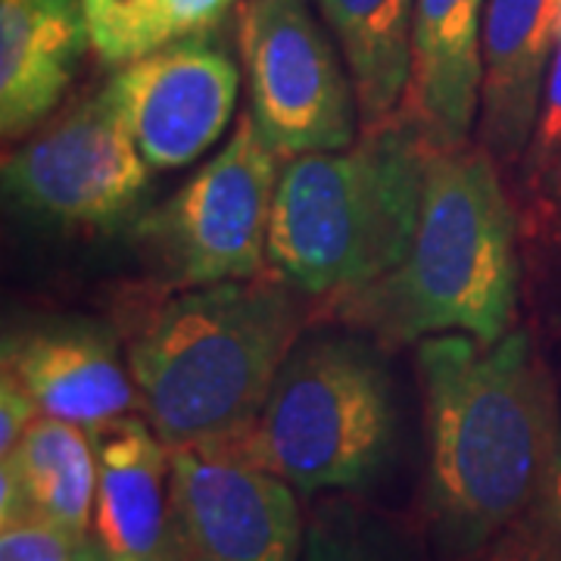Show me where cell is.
<instances>
[{
  "label": "cell",
  "mask_w": 561,
  "mask_h": 561,
  "mask_svg": "<svg viewBox=\"0 0 561 561\" xmlns=\"http://www.w3.org/2000/svg\"><path fill=\"white\" fill-rule=\"evenodd\" d=\"M169 453L179 561H302L306 530L290 483L243 459L234 443Z\"/></svg>",
  "instance_id": "9c48e42d"
},
{
  "label": "cell",
  "mask_w": 561,
  "mask_h": 561,
  "mask_svg": "<svg viewBox=\"0 0 561 561\" xmlns=\"http://www.w3.org/2000/svg\"><path fill=\"white\" fill-rule=\"evenodd\" d=\"M465 561H561V515L549 490Z\"/></svg>",
  "instance_id": "44dd1931"
},
{
  "label": "cell",
  "mask_w": 561,
  "mask_h": 561,
  "mask_svg": "<svg viewBox=\"0 0 561 561\" xmlns=\"http://www.w3.org/2000/svg\"><path fill=\"white\" fill-rule=\"evenodd\" d=\"M400 412L393 378L375 343L353 334H306L280 365L243 459L300 493L359 490L393 459Z\"/></svg>",
  "instance_id": "5b68a950"
},
{
  "label": "cell",
  "mask_w": 561,
  "mask_h": 561,
  "mask_svg": "<svg viewBox=\"0 0 561 561\" xmlns=\"http://www.w3.org/2000/svg\"><path fill=\"white\" fill-rule=\"evenodd\" d=\"M98 446L94 537L128 561H179L172 530V453L147 419L113 421L91 434Z\"/></svg>",
  "instance_id": "4fadbf2b"
},
{
  "label": "cell",
  "mask_w": 561,
  "mask_h": 561,
  "mask_svg": "<svg viewBox=\"0 0 561 561\" xmlns=\"http://www.w3.org/2000/svg\"><path fill=\"white\" fill-rule=\"evenodd\" d=\"M437 150L400 110L343 150L287 160L265 253L275 278L331 300L393 272L409 253Z\"/></svg>",
  "instance_id": "277c9868"
},
{
  "label": "cell",
  "mask_w": 561,
  "mask_h": 561,
  "mask_svg": "<svg viewBox=\"0 0 561 561\" xmlns=\"http://www.w3.org/2000/svg\"><path fill=\"white\" fill-rule=\"evenodd\" d=\"M549 496L556 500L559 505V515H561V443H559V453H556V465H552V474H549Z\"/></svg>",
  "instance_id": "4316f807"
},
{
  "label": "cell",
  "mask_w": 561,
  "mask_h": 561,
  "mask_svg": "<svg viewBox=\"0 0 561 561\" xmlns=\"http://www.w3.org/2000/svg\"><path fill=\"white\" fill-rule=\"evenodd\" d=\"M3 194L44 225L128 231L150 201V165L113 91L79 101L35 138L3 157Z\"/></svg>",
  "instance_id": "52a82bcc"
},
{
  "label": "cell",
  "mask_w": 561,
  "mask_h": 561,
  "mask_svg": "<svg viewBox=\"0 0 561 561\" xmlns=\"http://www.w3.org/2000/svg\"><path fill=\"white\" fill-rule=\"evenodd\" d=\"M76 561H128V559H122V556H116V552H110V549H106L94 534H88V537L81 540Z\"/></svg>",
  "instance_id": "484cf974"
},
{
  "label": "cell",
  "mask_w": 561,
  "mask_h": 561,
  "mask_svg": "<svg viewBox=\"0 0 561 561\" xmlns=\"http://www.w3.org/2000/svg\"><path fill=\"white\" fill-rule=\"evenodd\" d=\"M424 524L446 559H471L540 500L561 443L556 375L527 328L502 341L419 343Z\"/></svg>",
  "instance_id": "6da1fadb"
},
{
  "label": "cell",
  "mask_w": 561,
  "mask_h": 561,
  "mask_svg": "<svg viewBox=\"0 0 561 561\" xmlns=\"http://www.w3.org/2000/svg\"><path fill=\"white\" fill-rule=\"evenodd\" d=\"M522 260L542 316L561 334V153L522 184Z\"/></svg>",
  "instance_id": "d6986e66"
},
{
  "label": "cell",
  "mask_w": 561,
  "mask_h": 561,
  "mask_svg": "<svg viewBox=\"0 0 561 561\" xmlns=\"http://www.w3.org/2000/svg\"><path fill=\"white\" fill-rule=\"evenodd\" d=\"M302 309L280 278L187 287L128 341L138 409L169 449L241 440L300 341Z\"/></svg>",
  "instance_id": "3957f363"
},
{
  "label": "cell",
  "mask_w": 561,
  "mask_h": 561,
  "mask_svg": "<svg viewBox=\"0 0 561 561\" xmlns=\"http://www.w3.org/2000/svg\"><path fill=\"white\" fill-rule=\"evenodd\" d=\"M238 84V66L206 38L169 44L106 81L153 172L201 160L231 122Z\"/></svg>",
  "instance_id": "30bf717a"
},
{
  "label": "cell",
  "mask_w": 561,
  "mask_h": 561,
  "mask_svg": "<svg viewBox=\"0 0 561 561\" xmlns=\"http://www.w3.org/2000/svg\"><path fill=\"white\" fill-rule=\"evenodd\" d=\"M415 3L419 0H321V13L350 69L362 128L390 122L405 103L415 54Z\"/></svg>",
  "instance_id": "e0dca14e"
},
{
  "label": "cell",
  "mask_w": 561,
  "mask_h": 561,
  "mask_svg": "<svg viewBox=\"0 0 561 561\" xmlns=\"http://www.w3.org/2000/svg\"><path fill=\"white\" fill-rule=\"evenodd\" d=\"M91 44L81 0H13L0 10V131H35L76 81Z\"/></svg>",
  "instance_id": "5bb4252c"
},
{
  "label": "cell",
  "mask_w": 561,
  "mask_h": 561,
  "mask_svg": "<svg viewBox=\"0 0 561 561\" xmlns=\"http://www.w3.org/2000/svg\"><path fill=\"white\" fill-rule=\"evenodd\" d=\"M278 179L275 150L243 113L219 153L128 234L179 287L256 278L268 253Z\"/></svg>",
  "instance_id": "8992f818"
},
{
  "label": "cell",
  "mask_w": 561,
  "mask_h": 561,
  "mask_svg": "<svg viewBox=\"0 0 561 561\" xmlns=\"http://www.w3.org/2000/svg\"><path fill=\"white\" fill-rule=\"evenodd\" d=\"M91 44L110 66H128L157 50L162 0H81Z\"/></svg>",
  "instance_id": "ffe728a7"
},
{
  "label": "cell",
  "mask_w": 561,
  "mask_h": 561,
  "mask_svg": "<svg viewBox=\"0 0 561 561\" xmlns=\"http://www.w3.org/2000/svg\"><path fill=\"white\" fill-rule=\"evenodd\" d=\"M79 546V537L35 515L13 518L0 530V561H76Z\"/></svg>",
  "instance_id": "7402d4cb"
},
{
  "label": "cell",
  "mask_w": 561,
  "mask_h": 561,
  "mask_svg": "<svg viewBox=\"0 0 561 561\" xmlns=\"http://www.w3.org/2000/svg\"><path fill=\"white\" fill-rule=\"evenodd\" d=\"M522 219L481 144L437 150L409 253L383 278L328 300V316L381 343L437 334L502 341L522 297Z\"/></svg>",
  "instance_id": "7a4b0ae2"
},
{
  "label": "cell",
  "mask_w": 561,
  "mask_h": 561,
  "mask_svg": "<svg viewBox=\"0 0 561 561\" xmlns=\"http://www.w3.org/2000/svg\"><path fill=\"white\" fill-rule=\"evenodd\" d=\"M561 0H490L483 20L481 147L500 162L524 160L549 60L559 41Z\"/></svg>",
  "instance_id": "7c38bea8"
},
{
  "label": "cell",
  "mask_w": 561,
  "mask_h": 561,
  "mask_svg": "<svg viewBox=\"0 0 561 561\" xmlns=\"http://www.w3.org/2000/svg\"><path fill=\"white\" fill-rule=\"evenodd\" d=\"M234 0H162L157 20V50L179 41L206 38L219 28Z\"/></svg>",
  "instance_id": "cb8c5ba5"
},
{
  "label": "cell",
  "mask_w": 561,
  "mask_h": 561,
  "mask_svg": "<svg viewBox=\"0 0 561 561\" xmlns=\"http://www.w3.org/2000/svg\"><path fill=\"white\" fill-rule=\"evenodd\" d=\"M38 415V405L25 393V387L0 368V456H10L16 449L22 434Z\"/></svg>",
  "instance_id": "d4e9b609"
},
{
  "label": "cell",
  "mask_w": 561,
  "mask_h": 561,
  "mask_svg": "<svg viewBox=\"0 0 561 561\" xmlns=\"http://www.w3.org/2000/svg\"><path fill=\"white\" fill-rule=\"evenodd\" d=\"M3 3H13V0H3Z\"/></svg>",
  "instance_id": "83f0119b"
},
{
  "label": "cell",
  "mask_w": 561,
  "mask_h": 561,
  "mask_svg": "<svg viewBox=\"0 0 561 561\" xmlns=\"http://www.w3.org/2000/svg\"><path fill=\"white\" fill-rule=\"evenodd\" d=\"M98 502L94 437L60 419L38 415L0 468V524L35 515L84 540Z\"/></svg>",
  "instance_id": "2e32d148"
},
{
  "label": "cell",
  "mask_w": 561,
  "mask_h": 561,
  "mask_svg": "<svg viewBox=\"0 0 561 561\" xmlns=\"http://www.w3.org/2000/svg\"><path fill=\"white\" fill-rule=\"evenodd\" d=\"M483 3L419 0L409 110L440 150L465 147L481 119Z\"/></svg>",
  "instance_id": "9a60e30c"
},
{
  "label": "cell",
  "mask_w": 561,
  "mask_h": 561,
  "mask_svg": "<svg viewBox=\"0 0 561 561\" xmlns=\"http://www.w3.org/2000/svg\"><path fill=\"white\" fill-rule=\"evenodd\" d=\"M113 328L94 319H54L3 337V371L35 400L41 415L79 424L88 434L128 419L138 387Z\"/></svg>",
  "instance_id": "8fae6325"
},
{
  "label": "cell",
  "mask_w": 561,
  "mask_h": 561,
  "mask_svg": "<svg viewBox=\"0 0 561 561\" xmlns=\"http://www.w3.org/2000/svg\"><path fill=\"white\" fill-rule=\"evenodd\" d=\"M302 561H427V549L409 522L341 493L316 502Z\"/></svg>",
  "instance_id": "ac0fdd59"
},
{
  "label": "cell",
  "mask_w": 561,
  "mask_h": 561,
  "mask_svg": "<svg viewBox=\"0 0 561 561\" xmlns=\"http://www.w3.org/2000/svg\"><path fill=\"white\" fill-rule=\"evenodd\" d=\"M241 54L250 116L278 160L343 150L359 138L353 81L302 0H247Z\"/></svg>",
  "instance_id": "ba28073f"
},
{
  "label": "cell",
  "mask_w": 561,
  "mask_h": 561,
  "mask_svg": "<svg viewBox=\"0 0 561 561\" xmlns=\"http://www.w3.org/2000/svg\"><path fill=\"white\" fill-rule=\"evenodd\" d=\"M561 153V20H559V41L549 60V72H546V84H542V103L540 116H537V128L530 147L524 153V175L540 172L549 162Z\"/></svg>",
  "instance_id": "603a6c76"
}]
</instances>
